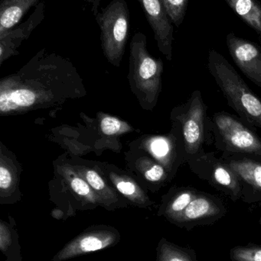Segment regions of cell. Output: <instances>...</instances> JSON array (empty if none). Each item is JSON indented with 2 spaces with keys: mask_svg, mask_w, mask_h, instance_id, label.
<instances>
[{
  "mask_svg": "<svg viewBox=\"0 0 261 261\" xmlns=\"http://www.w3.org/2000/svg\"><path fill=\"white\" fill-rule=\"evenodd\" d=\"M208 67L211 76L241 119L261 130V99L245 82L228 60L216 50H210Z\"/></svg>",
  "mask_w": 261,
  "mask_h": 261,
  "instance_id": "6da1fadb",
  "label": "cell"
},
{
  "mask_svg": "<svg viewBox=\"0 0 261 261\" xmlns=\"http://www.w3.org/2000/svg\"><path fill=\"white\" fill-rule=\"evenodd\" d=\"M230 8L261 38V4L257 0H225Z\"/></svg>",
  "mask_w": 261,
  "mask_h": 261,
  "instance_id": "2e32d148",
  "label": "cell"
},
{
  "mask_svg": "<svg viewBox=\"0 0 261 261\" xmlns=\"http://www.w3.org/2000/svg\"><path fill=\"white\" fill-rule=\"evenodd\" d=\"M199 190L191 187L173 188L162 199L158 216H162L173 224L180 217Z\"/></svg>",
  "mask_w": 261,
  "mask_h": 261,
  "instance_id": "4fadbf2b",
  "label": "cell"
},
{
  "mask_svg": "<svg viewBox=\"0 0 261 261\" xmlns=\"http://www.w3.org/2000/svg\"><path fill=\"white\" fill-rule=\"evenodd\" d=\"M44 2H41L36 6L29 18L18 27L11 29L4 35L0 36V60L3 63L5 60L12 55H18L16 49L23 41L30 36L31 33L44 18Z\"/></svg>",
  "mask_w": 261,
  "mask_h": 261,
  "instance_id": "7c38bea8",
  "label": "cell"
},
{
  "mask_svg": "<svg viewBox=\"0 0 261 261\" xmlns=\"http://www.w3.org/2000/svg\"><path fill=\"white\" fill-rule=\"evenodd\" d=\"M5 261H9V260H5Z\"/></svg>",
  "mask_w": 261,
  "mask_h": 261,
  "instance_id": "484cf974",
  "label": "cell"
},
{
  "mask_svg": "<svg viewBox=\"0 0 261 261\" xmlns=\"http://www.w3.org/2000/svg\"><path fill=\"white\" fill-rule=\"evenodd\" d=\"M154 34L159 51L168 61L173 58L174 28L161 0H137Z\"/></svg>",
  "mask_w": 261,
  "mask_h": 261,
  "instance_id": "8fae6325",
  "label": "cell"
},
{
  "mask_svg": "<svg viewBox=\"0 0 261 261\" xmlns=\"http://www.w3.org/2000/svg\"><path fill=\"white\" fill-rule=\"evenodd\" d=\"M101 128L103 133L107 135H114L116 134L128 132L130 127L128 124L122 122L114 117H104L101 120Z\"/></svg>",
  "mask_w": 261,
  "mask_h": 261,
  "instance_id": "44dd1931",
  "label": "cell"
},
{
  "mask_svg": "<svg viewBox=\"0 0 261 261\" xmlns=\"http://www.w3.org/2000/svg\"><path fill=\"white\" fill-rule=\"evenodd\" d=\"M121 240L120 231L114 227L106 225H94L69 241L52 261H65L89 253L113 248Z\"/></svg>",
  "mask_w": 261,
  "mask_h": 261,
  "instance_id": "52a82bcc",
  "label": "cell"
},
{
  "mask_svg": "<svg viewBox=\"0 0 261 261\" xmlns=\"http://www.w3.org/2000/svg\"><path fill=\"white\" fill-rule=\"evenodd\" d=\"M52 216L54 219H58V220H65L67 218L70 217V215L67 212L63 211V210L55 208L52 212Z\"/></svg>",
  "mask_w": 261,
  "mask_h": 261,
  "instance_id": "603a6c76",
  "label": "cell"
},
{
  "mask_svg": "<svg viewBox=\"0 0 261 261\" xmlns=\"http://www.w3.org/2000/svg\"><path fill=\"white\" fill-rule=\"evenodd\" d=\"M173 24L179 27L183 22L189 0H161Z\"/></svg>",
  "mask_w": 261,
  "mask_h": 261,
  "instance_id": "ffe728a7",
  "label": "cell"
},
{
  "mask_svg": "<svg viewBox=\"0 0 261 261\" xmlns=\"http://www.w3.org/2000/svg\"><path fill=\"white\" fill-rule=\"evenodd\" d=\"M207 144L213 143L222 153H238L261 161V138L257 128L227 112L208 117Z\"/></svg>",
  "mask_w": 261,
  "mask_h": 261,
  "instance_id": "7a4b0ae2",
  "label": "cell"
},
{
  "mask_svg": "<svg viewBox=\"0 0 261 261\" xmlns=\"http://www.w3.org/2000/svg\"><path fill=\"white\" fill-rule=\"evenodd\" d=\"M130 70L135 88L154 107L162 88L163 63L150 55L147 38L143 32H136L130 41Z\"/></svg>",
  "mask_w": 261,
  "mask_h": 261,
  "instance_id": "277c9868",
  "label": "cell"
},
{
  "mask_svg": "<svg viewBox=\"0 0 261 261\" xmlns=\"http://www.w3.org/2000/svg\"><path fill=\"white\" fill-rule=\"evenodd\" d=\"M39 4V0H1L0 36L13 29L30 10Z\"/></svg>",
  "mask_w": 261,
  "mask_h": 261,
  "instance_id": "5bb4252c",
  "label": "cell"
},
{
  "mask_svg": "<svg viewBox=\"0 0 261 261\" xmlns=\"http://www.w3.org/2000/svg\"><path fill=\"white\" fill-rule=\"evenodd\" d=\"M145 177L151 182H162L168 177V172L162 164L153 163L146 170Z\"/></svg>",
  "mask_w": 261,
  "mask_h": 261,
  "instance_id": "7402d4cb",
  "label": "cell"
},
{
  "mask_svg": "<svg viewBox=\"0 0 261 261\" xmlns=\"http://www.w3.org/2000/svg\"><path fill=\"white\" fill-rule=\"evenodd\" d=\"M187 164L199 179L206 181L233 202L242 199V187L237 175L215 152L205 150Z\"/></svg>",
  "mask_w": 261,
  "mask_h": 261,
  "instance_id": "8992f818",
  "label": "cell"
},
{
  "mask_svg": "<svg viewBox=\"0 0 261 261\" xmlns=\"http://www.w3.org/2000/svg\"><path fill=\"white\" fill-rule=\"evenodd\" d=\"M229 257L231 261H261V246L254 244L238 245L230 250Z\"/></svg>",
  "mask_w": 261,
  "mask_h": 261,
  "instance_id": "d6986e66",
  "label": "cell"
},
{
  "mask_svg": "<svg viewBox=\"0 0 261 261\" xmlns=\"http://www.w3.org/2000/svg\"><path fill=\"white\" fill-rule=\"evenodd\" d=\"M156 261H199L196 251L184 248L162 238L156 247Z\"/></svg>",
  "mask_w": 261,
  "mask_h": 261,
  "instance_id": "e0dca14e",
  "label": "cell"
},
{
  "mask_svg": "<svg viewBox=\"0 0 261 261\" xmlns=\"http://www.w3.org/2000/svg\"><path fill=\"white\" fill-rule=\"evenodd\" d=\"M89 3H91L93 6V12L94 15H96L98 13V9L99 7L100 1L101 0H87Z\"/></svg>",
  "mask_w": 261,
  "mask_h": 261,
  "instance_id": "cb8c5ba5",
  "label": "cell"
},
{
  "mask_svg": "<svg viewBox=\"0 0 261 261\" xmlns=\"http://www.w3.org/2000/svg\"><path fill=\"white\" fill-rule=\"evenodd\" d=\"M221 158L237 175L245 203L261 202V161L238 153H222Z\"/></svg>",
  "mask_w": 261,
  "mask_h": 261,
  "instance_id": "9c48e42d",
  "label": "cell"
},
{
  "mask_svg": "<svg viewBox=\"0 0 261 261\" xmlns=\"http://www.w3.org/2000/svg\"><path fill=\"white\" fill-rule=\"evenodd\" d=\"M207 110L200 90L192 93L186 102L175 107L171 113L173 126L176 127L182 141V164L205 151L207 144Z\"/></svg>",
  "mask_w": 261,
  "mask_h": 261,
  "instance_id": "3957f363",
  "label": "cell"
},
{
  "mask_svg": "<svg viewBox=\"0 0 261 261\" xmlns=\"http://www.w3.org/2000/svg\"><path fill=\"white\" fill-rule=\"evenodd\" d=\"M230 55L241 71L261 89V46L231 32L226 37Z\"/></svg>",
  "mask_w": 261,
  "mask_h": 261,
  "instance_id": "30bf717a",
  "label": "cell"
},
{
  "mask_svg": "<svg viewBox=\"0 0 261 261\" xmlns=\"http://www.w3.org/2000/svg\"><path fill=\"white\" fill-rule=\"evenodd\" d=\"M111 179L118 191L133 205L141 208H148L153 205L150 198L133 181L119 177L116 175H112Z\"/></svg>",
  "mask_w": 261,
  "mask_h": 261,
  "instance_id": "ac0fdd59",
  "label": "cell"
},
{
  "mask_svg": "<svg viewBox=\"0 0 261 261\" xmlns=\"http://www.w3.org/2000/svg\"><path fill=\"white\" fill-rule=\"evenodd\" d=\"M226 213V206L220 198L210 193L199 191L173 225L191 231L196 227L214 225Z\"/></svg>",
  "mask_w": 261,
  "mask_h": 261,
  "instance_id": "ba28073f",
  "label": "cell"
},
{
  "mask_svg": "<svg viewBox=\"0 0 261 261\" xmlns=\"http://www.w3.org/2000/svg\"><path fill=\"white\" fill-rule=\"evenodd\" d=\"M259 224H260V225L261 226V216H260V219H259Z\"/></svg>",
  "mask_w": 261,
  "mask_h": 261,
  "instance_id": "d4e9b609",
  "label": "cell"
},
{
  "mask_svg": "<svg viewBox=\"0 0 261 261\" xmlns=\"http://www.w3.org/2000/svg\"><path fill=\"white\" fill-rule=\"evenodd\" d=\"M101 31L103 51L107 61L118 67L130 34V10L125 0H113L95 15Z\"/></svg>",
  "mask_w": 261,
  "mask_h": 261,
  "instance_id": "5b68a950",
  "label": "cell"
},
{
  "mask_svg": "<svg viewBox=\"0 0 261 261\" xmlns=\"http://www.w3.org/2000/svg\"><path fill=\"white\" fill-rule=\"evenodd\" d=\"M9 222L0 220V251L9 261H22L19 236L13 218Z\"/></svg>",
  "mask_w": 261,
  "mask_h": 261,
  "instance_id": "9a60e30c",
  "label": "cell"
}]
</instances>
